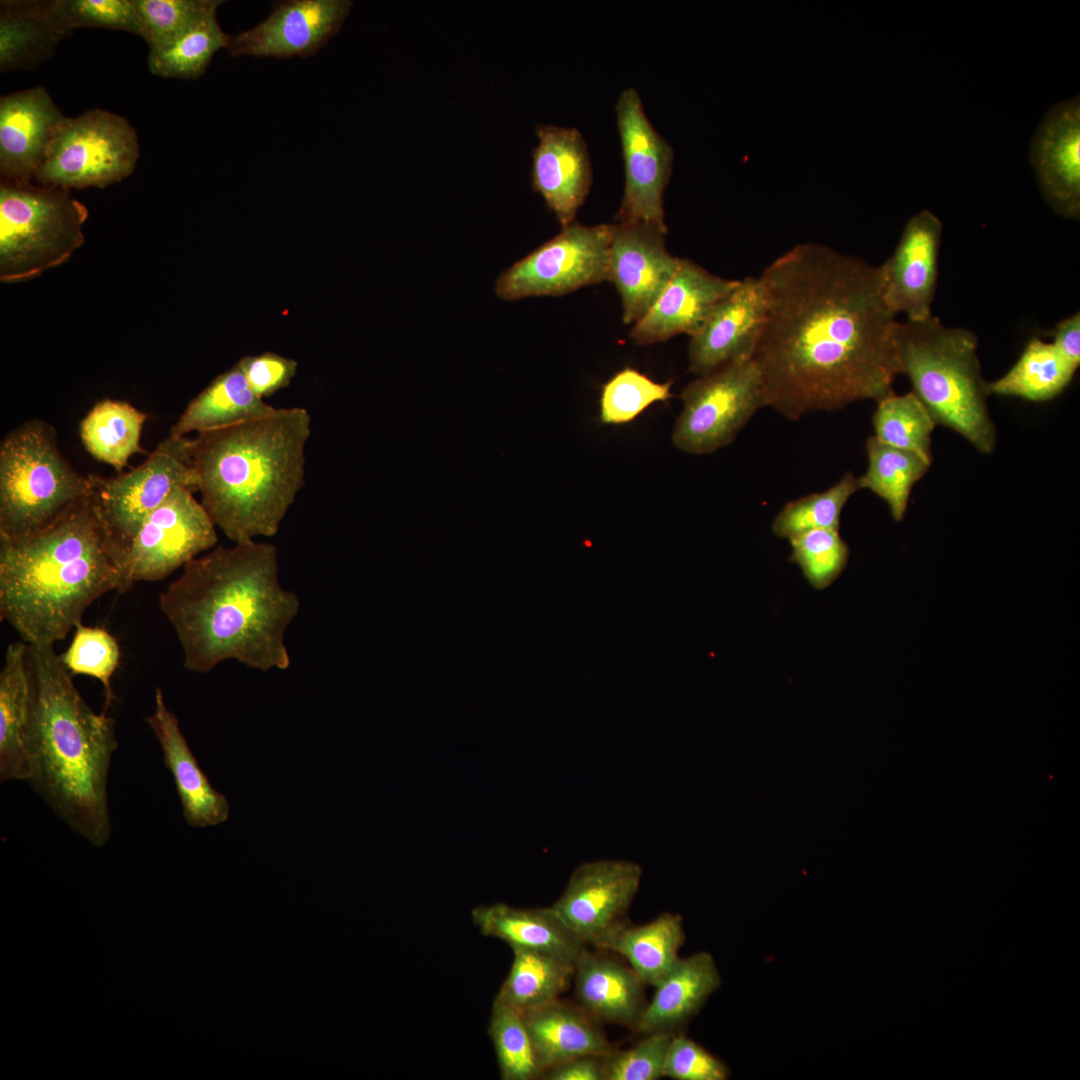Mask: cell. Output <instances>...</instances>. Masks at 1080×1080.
Returning <instances> with one entry per match:
<instances>
[{
    "mask_svg": "<svg viewBox=\"0 0 1080 1080\" xmlns=\"http://www.w3.org/2000/svg\"><path fill=\"white\" fill-rule=\"evenodd\" d=\"M759 278L767 309L751 359L768 407L798 420L894 392L900 322L885 301L880 266L803 243Z\"/></svg>",
    "mask_w": 1080,
    "mask_h": 1080,
    "instance_id": "1",
    "label": "cell"
},
{
    "mask_svg": "<svg viewBox=\"0 0 1080 1080\" xmlns=\"http://www.w3.org/2000/svg\"><path fill=\"white\" fill-rule=\"evenodd\" d=\"M278 571L276 547L255 541L219 545L183 567L159 604L187 670L208 673L230 659L264 672L290 666L284 635L300 603Z\"/></svg>",
    "mask_w": 1080,
    "mask_h": 1080,
    "instance_id": "2",
    "label": "cell"
},
{
    "mask_svg": "<svg viewBox=\"0 0 1080 1080\" xmlns=\"http://www.w3.org/2000/svg\"><path fill=\"white\" fill-rule=\"evenodd\" d=\"M131 587L90 498L34 535L0 537V619L27 645H54L97 598Z\"/></svg>",
    "mask_w": 1080,
    "mask_h": 1080,
    "instance_id": "3",
    "label": "cell"
},
{
    "mask_svg": "<svg viewBox=\"0 0 1080 1080\" xmlns=\"http://www.w3.org/2000/svg\"><path fill=\"white\" fill-rule=\"evenodd\" d=\"M28 665V782L71 829L101 847L111 834L107 782L118 746L115 721L84 701L54 645H28Z\"/></svg>",
    "mask_w": 1080,
    "mask_h": 1080,
    "instance_id": "4",
    "label": "cell"
},
{
    "mask_svg": "<svg viewBox=\"0 0 1080 1080\" xmlns=\"http://www.w3.org/2000/svg\"><path fill=\"white\" fill-rule=\"evenodd\" d=\"M311 416L302 407L191 438L201 504L235 544L274 536L304 485Z\"/></svg>",
    "mask_w": 1080,
    "mask_h": 1080,
    "instance_id": "5",
    "label": "cell"
},
{
    "mask_svg": "<svg viewBox=\"0 0 1080 1080\" xmlns=\"http://www.w3.org/2000/svg\"><path fill=\"white\" fill-rule=\"evenodd\" d=\"M898 346L902 374L936 424L959 433L980 452L992 453L996 429L987 408L976 335L947 327L931 315L899 323Z\"/></svg>",
    "mask_w": 1080,
    "mask_h": 1080,
    "instance_id": "6",
    "label": "cell"
},
{
    "mask_svg": "<svg viewBox=\"0 0 1080 1080\" xmlns=\"http://www.w3.org/2000/svg\"><path fill=\"white\" fill-rule=\"evenodd\" d=\"M89 476L77 472L58 448L56 433L30 419L0 443V537L22 539L64 517L90 496Z\"/></svg>",
    "mask_w": 1080,
    "mask_h": 1080,
    "instance_id": "7",
    "label": "cell"
},
{
    "mask_svg": "<svg viewBox=\"0 0 1080 1080\" xmlns=\"http://www.w3.org/2000/svg\"><path fill=\"white\" fill-rule=\"evenodd\" d=\"M86 206L69 190L18 184L0 186V279L16 283L66 262L84 242Z\"/></svg>",
    "mask_w": 1080,
    "mask_h": 1080,
    "instance_id": "8",
    "label": "cell"
},
{
    "mask_svg": "<svg viewBox=\"0 0 1080 1080\" xmlns=\"http://www.w3.org/2000/svg\"><path fill=\"white\" fill-rule=\"evenodd\" d=\"M139 156L138 137L128 120L96 108L64 118L34 179L66 190L104 188L131 175Z\"/></svg>",
    "mask_w": 1080,
    "mask_h": 1080,
    "instance_id": "9",
    "label": "cell"
},
{
    "mask_svg": "<svg viewBox=\"0 0 1080 1080\" xmlns=\"http://www.w3.org/2000/svg\"><path fill=\"white\" fill-rule=\"evenodd\" d=\"M90 501L125 560L147 517L179 487L198 492L191 438L168 435L139 466L115 477L89 474Z\"/></svg>",
    "mask_w": 1080,
    "mask_h": 1080,
    "instance_id": "10",
    "label": "cell"
},
{
    "mask_svg": "<svg viewBox=\"0 0 1080 1080\" xmlns=\"http://www.w3.org/2000/svg\"><path fill=\"white\" fill-rule=\"evenodd\" d=\"M673 445L693 455L731 444L755 413L767 407L760 372L752 359L698 376L682 391Z\"/></svg>",
    "mask_w": 1080,
    "mask_h": 1080,
    "instance_id": "11",
    "label": "cell"
},
{
    "mask_svg": "<svg viewBox=\"0 0 1080 1080\" xmlns=\"http://www.w3.org/2000/svg\"><path fill=\"white\" fill-rule=\"evenodd\" d=\"M613 224L585 226L574 220L552 239L503 271L495 294L505 301L561 296L609 281Z\"/></svg>",
    "mask_w": 1080,
    "mask_h": 1080,
    "instance_id": "12",
    "label": "cell"
},
{
    "mask_svg": "<svg viewBox=\"0 0 1080 1080\" xmlns=\"http://www.w3.org/2000/svg\"><path fill=\"white\" fill-rule=\"evenodd\" d=\"M615 110L625 175L616 222L647 223L667 232L664 192L673 149L653 127L634 88L621 92Z\"/></svg>",
    "mask_w": 1080,
    "mask_h": 1080,
    "instance_id": "13",
    "label": "cell"
},
{
    "mask_svg": "<svg viewBox=\"0 0 1080 1080\" xmlns=\"http://www.w3.org/2000/svg\"><path fill=\"white\" fill-rule=\"evenodd\" d=\"M194 493L177 488L144 521L125 560L132 585L162 580L216 545V526Z\"/></svg>",
    "mask_w": 1080,
    "mask_h": 1080,
    "instance_id": "14",
    "label": "cell"
},
{
    "mask_svg": "<svg viewBox=\"0 0 1080 1080\" xmlns=\"http://www.w3.org/2000/svg\"><path fill=\"white\" fill-rule=\"evenodd\" d=\"M643 875L639 864L602 859L579 865L563 894L551 906L584 944L601 949L621 927Z\"/></svg>",
    "mask_w": 1080,
    "mask_h": 1080,
    "instance_id": "15",
    "label": "cell"
},
{
    "mask_svg": "<svg viewBox=\"0 0 1080 1080\" xmlns=\"http://www.w3.org/2000/svg\"><path fill=\"white\" fill-rule=\"evenodd\" d=\"M352 2L349 0H289L279 2L256 26L229 35L233 57H310L340 30Z\"/></svg>",
    "mask_w": 1080,
    "mask_h": 1080,
    "instance_id": "16",
    "label": "cell"
},
{
    "mask_svg": "<svg viewBox=\"0 0 1080 1080\" xmlns=\"http://www.w3.org/2000/svg\"><path fill=\"white\" fill-rule=\"evenodd\" d=\"M766 309L765 289L759 276L739 280L690 336L689 371L703 376L751 359L765 323Z\"/></svg>",
    "mask_w": 1080,
    "mask_h": 1080,
    "instance_id": "17",
    "label": "cell"
},
{
    "mask_svg": "<svg viewBox=\"0 0 1080 1080\" xmlns=\"http://www.w3.org/2000/svg\"><path fill=\"white\" fill-rule=\"evenodd\" d=\"M666 231L641 222L614 223L609 250V282L622 303V320L634 325L650 309L681 258L665 244Z\"/></svg>",
    "mask_w": 1080,
    "mask_h": 1080,
    "instance_id": "18",
    "label": "cell"
},
{
    "mask_svg": "<svg viewBox=\"0 0 1080 1080\" xmlns=\"http://www.w3.org/2000/svg\"><path fill=\"white\" fill-rule=\"evenodd\" d=\"M941 234L940 219L928 210L920 211L907 222L894 252L880 266L888 307L895 315L905 314L910 322L932 315Z\"/></svg>",
    "mask_w": 1080,
    "mask_h": 1080,
    "instance_id": "19",
    "label": "cell"
},
{
    "mask_svg": "<svg viewBox=\"0 0 1080 1080\" xmlns=\"http://www.w3.org/2000/svg\"><path fill=\"white\" fill-rule=\"evenodd\" d=\"M1029 159L1040 190L1058 214H1080L1079 96L1056 103L1036 129Z\"/></svg>",
    "mask_w": 1080,
    "mask_h": 1080,
    "instance_id": "20",
    "label": "cell"
},
{
    "mask_svg": "<svg viewBox=\"0 0 1080 1080\" xmlns=\"http://www.w3.org/2000/svg\"><path fill=\"white\" fill-rule=\"evenodd\" d=\"M738 282L714 275L695 262L681 258L659 297L633 325L630 338L635 344L645 346L678 334L692 336Z\"/></svg>",
    "mask_w": 1080,
    "mask_h": 1080,
    "instance_id": "21",
    "label": "cell"
},
{
    "mask_svg": "<svg viewBox=\"0 0 1080 1080\" xmlns=\"http://www.w3.org/2000/svg\"><path fill=\"white\" fill-rule=\"evenodd\" d=\"M539 144L532 151V188L562 227L576 220L592 185L588 147L576 128L539 124Z\"/></svg>",
    "mask_w": 1080,
    "mask_h": 1080,
    "instance_id": "22",
    "label": "cell"
},
{
    "mask_svg": "<svg viewBox=\"0 0 1080 1080\" xmlns=\"http://www.w3.org/2000/svg\"><path fill=\"white\" fill-rule=\"evenodd\" d=\"M66 116L41 86L0 98V173L2 180L31 183L50 140Z\"/></svg>",
    "mask_w": 1080,
    "mask_h": 1080,
    "instance_id": "23",
    "label": "cell"
},
{
    "mask_svg": "<svg viewBox=\"0 0 1080 1080\" xmlns=\"http://www.w3.org/2000/svg\"><path fill=\"white\" fill-rule=\"evenodd\" d=\"M146 723L157 738L166 768L171 772L183 816L192 827L225 822L230 813L226 797L216 791L200 768L183 735L177 717L166 706L163 692L155 691V708Z\"/></svg>",
    "mask_w": 1080,
    "mask_h": 1080,
    "instance_id": "24",
    "label": "cell"
},
{
    "mask_svg": "<svg viewBox=\"0 0 1080 1080\" xmlns=\"http://www.w3.org/2000/svg\"><path fill=\"white\" fill-rule=\"evenodd\" d=\"M577 1005L598 1023L636 1030L646 1008L640 977L615 957L587 949L574 966Z\"/></svg>",
    "mask_w": 1080,
    "mask_h": 1080,
    "instance_id": "25",
    "label": "cell"
},
{
    "mask_svg": "<svg viewBox=\"0 0 1080 1080\" xmlns=\"http://www.w3.org/2000/svg\"><path fill=\"white\" fill-rule=\"evenodd\" d=\"M722 983L713 956L705 951L679 958L654 987L655 993L639 1020L637 1032L680 1033Z\"/></svg>",
    "mask_w": 1080,
    "mask_h": 1080,
    "instance_id": "26",
    "label": "cell"
},
{
    "mask_svg": "<svg viewBox=\"0 0 1080 1080\" xmlns=\"http://www.w3.org/2000/svg\"><path fill=\"white\" fill-rule=\"evenodd\" d=\"M471 918L481 934L504 941L512 950L547 953L575 966L588 949L552 907L518 908L505 903L481 905L472 910Z\"/></svg>",
    "mask_w": 1080,
    "mask_h": 1080,
    "instance_id": "27",
    "label": "cell"
},
{
    "mask_svg": "<svg viewBox=\"0 0 1080 1080\" xmlns=\"http://www.w3.org/2000/svg\"><path fill=\"white\" fill-rule=\"evenodd\" d=\"M72 33L58 14L54 0H2L1 73L36 68Z\"/></svg>",
    "mask_w": 1080,
    "mask_h": 1080,
    "instance_id": "28",
    "label": "cell"
},
{
    "mask_svg": "<svg viewBox=\"0 0 1080 1080\" xmlns=\"http://www.w3.org/2000/svg\"><path fill=\"white\" fill-rule=\"evenodd\" d=\"M521 1014L542 1073L576 1056L613 1050L599 1023L577 1004L559 998Z\"/></svg>",
    "mask_w": 1080,
    "mask_h": 1080,
    "instance_id": "29",
    "label": "cell"
},
{
    "mask_svg": "<svg viewBox=\"0 0 1080 1080\" xmlns=\"http://www.w3.org/2000/svg\"><path fill=\"white\" fill-rule=\"evenodd\" d=\"M32 705L28 645H8L0 672V780L29 781L27 730Z\"/></svg>",
    "mask_w": 1080,
    "mask_h": 1080,
    "instance_id": "30",
    "label": "cell"
},
{
    "mask_svg": "<svg viewBox=\"0 0 1080 1080\" xmlns=\"http://www.w3.org/2000/svg\"><path fill=\"white\" fill-rule=\"evenodd\" d=\"M274 409L253 392L236 363L189 402L171 426L169 435L185 437L191 432L225 428L266 415Z\"/></svg>",
    "mask_w": 1080,
    "mask_h": 1080,
    "instance_id": "31",
    "label": "cell"
},
{
    "mask_svg": "<svg viewBox=\"0 0 1080 1080\" xmlns=\"http://www.w3.org/2000/svg\"><path fill=\"white\" fill-rule=\"evenodd\" d=\"M684 941L682 916L664 912L646 924L624 925L598 950L621 955L646 985L655 987L679 960Z\"/></svg>",
    "mask_w": 1080,
    "mask_h": 1080,
    "instance_id": "32",
    "label": "cell"
},
{
    "mask_svg": "<svg viewBox=\"0 0 1080 1080\" xmlns=\"http://www.w3.org/2000/svg\"><path fill=\"white\" fill-rule=\"evenodd\" d=\"M147 418L128 402L105 399L82 419L79 435L92 457L121 473L133 455L144 452L141 434Z\"/></svg>",
    "mask_w": 1080,
    "mask_h": 1080,
    "instance_id": "33",
    "label": "cell"
},
{
    "mask_svg": "<svg viewBox=\"0 0 1080 1080\" xmlns=\"http://www.w3.org/2000/svg\"><path fill=\"white\" fill-rule=\"evenodd\" d=\"M513 951V962L494 1004L517 1012L559 999L573 980L574 965L553 955L525 949Z\"/></svg>",
    "mask_w": 1080,
    "mask_h": 1080,
    "instance_id": "34",
    "label": "cell"
},
{
    "mask_svg": "<svg viewBox=\"0 0 1080 1080\" xmlns=\"http://www.w3.org/2000/svg\"><path fill=\"white\" fill-rule=\"evenodd\" d=\"M1077 369L1052 342L1033 338L1005 375L987 382V391L989 395L1047 401L1069 385Z\"/></svg>",
    "mask_w": 1080,
    "mask_h": 1080,
    "instance_id": "35",
    "label": "cell"
},
{
    "mask_svg": "<svg viewBox=\"0 0 1080 1080\" xmlns=\"http://www.w3.org/2000/svg\"><path fill=\"white\" fill-rule=\"evenodd\" d=\"M868 466L857 478L859 489H868L883 499L892 517L903 519L914 484L925 475L931 463L920 455L899 449L870 436L866 441Z\"/></svg>",
    "mask_w": 1080,
    "mask_h": 1080,
    "instance_id": "36",
    "label": "cell"
},
{
    "mask_svg": "<svg viewBox=\"0 0 1080 1080\" xmlns=\"http://www.w3.org/2000/svg\"><path fill=\"white\" fill-rule=\"evenodd\" d=\"M228 40L214 13L172 42L149 50L148 69L164 78H199L215 53L227 48Z\"/></svg>",
    "mask_w": 1080,
    "mask_h": 1080,
    "instance_id": "37",
    "label": "cell"
},
{
    "mask_svg": "<svg viewBox=\"0 0 1080 1080\" xmlns=\"http://www.w3.org/2000/svg\"><path fill=\"white\" fill-rule=\"evenodd\" d=\"M873 415L875 437L890 446L920 455L932 463L931 434L936 422L913 393L881 398Z\"/></svg>",
    "mask_w": 1080,
    "mask_h": 1080,
    "instance_id": "38",
    "label": "cell"
},
{
    "mask_svg": "<svg viewBox=\"0 0 1080 1080\" xmlns=\"http://www.w3.org/2000/svg\"><path fill=\"white\" fill-rule=\"evenodd\" d=\"M858 489L857 478L847 472L829 489L786 503L772 522L773 533L789 539L813 529L839 530L842 510Z\"/></svg>",
    "mask_w": 1080,
    "mask_h": 1080,
    "instance_id": "39",
    "label": "cell"
},
{
    "mask_svg": "<svg viewBox=\"0 0 1080 1080\" xmlns=\"http://www.w3.org/2000/svg\"><path fill=\"white\" fill-rule=\"evenodd\" d=\"M672 382L660 383L642 372L626 367L602 387L599 419L602 424H627L656 402L672 397Z\"/></svg>",
    "mask_w": 1080,
    "mask_h": 1080,
    "instance_id": "40",
    "label": "cell"
},
{
    "mask_svg": "<svg viewBox=\"0 0 1080 1080\" xmlns=\"http://www.w3.org/2000/svg\"><path fill=\"white\" fill-rule=\"evenodd\" d=\"M501 1079L534 1080L542 1071L536 1061L522 1014L494 1004L488 1025Z\"/></svg>",
    "mask_w": 1080,
    "mask_h": 1080,
    "instance_id": "41",
    "label": "cell"
},
{
    "mask_svg": "<svg viewBox=\"0 0 1080 1080\" xmlns=\"http://www.w3.org/2000/svg\"><path fill=\"white\" fill-rule=\"evenodd\" d=\"M219 0H135L140 36L149 50L180 37L216 13Z\"/></svg>",
    "mask_w": 1080,
    "mask_h": 1080,
    "instance_id": "42",
    "label": "cell"
},
{
    "mask_svg": "<svg viewBox=\"0 0 1080 1080\" xmlns=\"http://www.w3.org/2000/svg\"><path fill=\"white\" fill-rule=\"evenodd\" d=\"M59 657L71 675H86L102 683L104 710H107L113 699L111 678L120 660L117 640L103 628L80 623L75 627L70 645Z\"/></svg>",
    "mask_w": 1080,
    "mask_h": 1080,
    "instance_id": "43",
    "label": "cell"
},
{
    "mask_svg": "<svg viewBox=\"0 0 1080 1080\" xmlns=\"http://www.w3.org/2000/svg\"><path fill=\"white\" fill-rule=\"evenodd\" d=\"M790 561L817 590L831 585L845 569L849 548L839 530L813 529L790 537Z\"/></svg>",
    "mask_w": 1080,
    "mask_h": 1080,
    "instance_id": "44",
    "label": "cell"
},
{
    "mask_svg": "<svg viewBox=\"0 0 1080 1080\" xmlns=\"http://www.w3.org/2000/svg\"><path fill=\"white\" fill-rule=\"evenodd\" d=\"M674 1034L651 1032L633 1047L605 1055L604 1080H657L663 1077L667 1050Z\"/></svg>",
    "mask_w": 1080,
    "mask_h": 1080,
    "instance_id": "45",
    "label": "cell"
},
{
    "mask_svg": "<svg viewBox=\"0 0 1080 1080\" xmlns=\"http://www.w3.org/2000/svg\"><path fill=\"white\" fill-rule=\"evenodd\" d=\"M55 8L70 30L105 28L140 36L135 0H54Z\"/></svg>",
    "mask_w": 1080,
    "mask_h": 1080,
    "instance_id": "46",
    "label": "cell"
},
{
    "mask_svg": "<svg viewBox=\"0 0 1080 1080\" xmlns=\"http://www.w3.org/2000/svg\"><path fill=\"white\" fill-rule=\"evenodd\" d=\"M663 1077L675 1080H727L730 1069L703 1046L677 1033L673 1035L667 1050Z\"/></svg>",
    "mask_w": 1080,
    "mask_h": 1080,
    "instance_id": "47",
    "label": "cell"
},
{
    "mask_svg": "<svg viewBox=\"0 0 1080 1080\" xmlns=\"http://www.w3.org/2000/svg\"><path fill=\"white\" fill-rule=\"evenodd\" d=\"M253 392L261 399L287 387L297 371L294 359L273 352L245 356L238 362Z\"/></svg>",
    "mask_w": 1080,
    "mask_h": 1080,
    "instance_id": "48",
    "label": "cell"
},
{
    "mask_svg": "<svg viewBox=\"0 0 1080 1080\" xmlns=\"http://www.w3.org/2000/svg\"><path fill=\"white\" fill-rule=\"evenodd\" d=\"M605 1055L585 1054L561 1062L545 1070V1080H604Z\"/></svg>",
    "mask_w": 1080,
    "mask_h": 1080,
    "instance_id": "49",
    "label": "cell"
},
{
    "mask_svg": "<svg viewBox=\"0 0 1080 1080\" xmlns=\"http://www.w3.org/2000/svg\"><path fill=\"white\" fill-rule=\"evenodd\" d=\"M1052 343L1073 364H1080V315L1079 312L1062 320L1055 328Z\"/></svg>",
    "mask_w": 1080,
    "mask_h": 1080,
    "instance_id": "50",
    "label": "cell"
}]
</instances>
